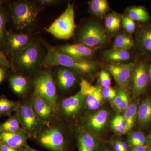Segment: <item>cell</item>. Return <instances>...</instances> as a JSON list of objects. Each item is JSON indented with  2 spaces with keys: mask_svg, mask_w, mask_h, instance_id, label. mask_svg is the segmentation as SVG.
<instances>
[{
  "mask_svg": "<svg viewBox=\"0 0 151 151\" xmlns=\"http://www.w3.org/2000/svg\"><path fill=\"white\" fill-rule=\"evenodd\" d=\"M42 65L45 68L63 66L73 69L79 74L87 75L97 70L99 64L91 60L71 57L58 51L54 47H49Z\"/></svg>",
  "mask_w": 151,
  "mask_h": 151,
  "instance_id": "1",
  "label": "cell"
},
{
  "mask_svg": "<svg viewBox=\"0 0 151 151\" xmlns=\"http://www.w3.org/2000/svg\"><path fill=\"white\" fill-rule=\"evenodd\" d=\"M60 121L57 119L45 126L34 139L38 145L49 151H68V141Z\"/></svg>",
  "mask_w": 151,
  "mask_h": 151,
  "instance_id": "2",
  "label": "cell"
},
{
  "mask_svg": "<svg viewBox=\"0 0 151 151\" xmlns=\"http://www.w3.org/2000/svg\"><path fill=\"white\" fill-rule=\"evenodd\" d=\"M30 80L33 93L50 104L56 112L58 96L51 71L47 68L38 69L33 72Z\"/></svg>",
  "mask_w": 151,
  "mask_h": 151,
  "instance_id": "3",
  "label": "cell"
},
{
  "mask_svg": "<svg viewBox=\"0 0 151 151\" xmlns=\"http://www.w3.org/2000/svg\"><path fill=\"white\" fill-rule=\"evenodd\" d=\"M45 56L39 45L32 42L23 51L12 58V68L22 72L33 73L42 65Z\"/></svg>",
  "mask_w": 151,
  "mask_h": 151,
  "instance_id": "4",
  "label": "cell"
},
{
  "mask_svg": "<svg viewBox=\"0 0 151 151\" xmlns=\"http://www.w3.org/2000/svg\"><path fill=\"white\" fill-rule=\"evenodd\" d=\"M10 8L12 22L17 29H27L35 22L38 9L33 2L15 1L11 4Z\"/></svg>",
  "mask_w": 151,
  "mask_h": 151,
  "instance_id": "5",
  "label": "cell"
},
{
  "mask_svg": "<svg viewBox=\"0 0 151 151\" xmlns=\"http://www.w3.org/2000/svg\"><path fill=\"white\" fill-rule=\"evenodd\" d=\"M15 111L22 129L29 138L34 139L45 125L33 111L29 101L17 102Z\"/></svg>",
  "mask_w": 151,
  "mask_h": 151,
  "instance_id": "6",
  "label": "cell"
},
{
  "mask_svg": "<svg viewBox=\"0 0 151 151\" xmlns=\"http://www.w3.org/2000/svg\"><path fill=\"white\" fill-rule=\"evenodd\" d=\"M78 43L98 48L104 46L108 41V33L97 22H86L80 27L78 33Z\"/></svg>",
  "mask_w": 151,
  "mask_h": 151,
  "instance_id": "7",
  "label": "cell"
},
{
  "mask_svg": "<svg viewBox=\"0 0 151 151\" xmlns=\"http://www.w3.org/2000/svg\"><path fill=\"white\" fill-rule=\"evenodd\" d=\"M74 10L73 5L68 4L65 11L47 29L56 38L68 40L74 35L76 29Z\"/></svg>",
  "mask_w": 151,
  "mask_h": 151,
  "instance_id": "8",
  "label": "cell"
},
{
  "mask_svg": "<svg viewBox=\"0 0 151 151\" xmlns=\"http://www.w3.org/2000/svg\"><path fill=\"white\" fill-rule=\"evenodd\" d=\"M86 104V97L80 90L76 94L58 101L56 111V118L61 121L74 120L81 114Z\"/></svg>",
  "mask_w": 151,
  "mask_h": 151,
  "instance_id": "9",
  "label": "cell"
},
{
  "mask_svg": "<svg viewBox=\"0 0 151 151\" xmlns=\"http://www.w3.org/2000/svg\"><path fill=\"white\" fill-rule=\"evenodd\" d=\"M5 50L12 58L20 53L32 42V36L27 33H17L6 30Z\"/></svg>",
  "mask_w": 151,
  "mask_h": 151,
  "instance_id": "10",
  "label": "cell"
},
{
  "mask_svg": "<svg viewBox=\"0 0 151 151\" xmlns=\"http://www.w3.org/2000/svg\"><path fill=\"white\" fill-rule=\"evenodd\" d=\"M52 72L57 87L60 91L65 92L72 89L79 80V73L73 69L63 66L53 67Z\"/></svg>",
  "mask_w": 151,
  "mask_h": 151,
  "instance_id": "11",
  "label": "cell"
},
{
  "mask_svg": "<svg viewBox=\"0 0 151 151\" xmlns=\"http://www.w3.org/2000/svg\"><path fill=\"white\" fill-rule=\"evenodd\" d=\"M29 102L33 111L45 126H49L56 120V112L50 104L34 93Z\"/></svg>",
  "mask_w": 151,
  "mask_h": 151,
  "instance_id": "12",
  "label": "cell"
},
{
  "mask_svg": "<svg viewBox=\"0 0 151 151\" xmlns=\"http://www.w3.org/2000/svg\"><path fill=\"white\" fill-rule=\"evenodd\" d=\"M80 86V91L86 97V104L87 108L91 111L99 108L105 100L100 86H93L84 79H81Z\"/></svg>",
  "mask_w": 151,
  "mask_h": 151,
  "instance_id": "13",
  "label": "cell"
},
{
  "mask_svg": "<svg viewBox=\"0 0 151 151\" xmlns=\"http://www.w3.org/2000/svg\"><path fill=\"white\" fill-rule=\"evenodd\" d=\"M135 64L130 63L127 64L111 63L107 65V68L119 86L126 89L130 84Z\"/></svg>",
  "mask_w": 151,
  "mask_h": 151,
  "instance_id": "14",
  "label": "cell"
},
{
  "mask_svg": "<svg viewBox=\"0 0 151 151\" xmlns=\"http://www.w3.org/2000/svg\"><path fill=\"white\" fill-rule=\"evenodd\" d=\"M76 137L78 151H102L100 140L86 128H77Z\"/></svg>",
  "mask_w": 151,
  "mask_h": 151,
  "instance_id": "15",
  "label": "cell"
},
{
  "mask_svg": "<svg viewBox=\"0 0 151 151\" xmlns=\"http://www.w3.org/2000/svg\"><path fill=\"white\" fill-rule=\"evenodd\" d=\"M58 51L68 56L84 60H91L96 48L90 47L81 43L63 45L54 47Z\"/></svg>",
  "mask_w": 151,
  "mask_h": 151,
  "instance_id": "16",
  "label": "cell"
},
{
  "mask_svg": "<svg viewBox=\"0 0 151 151\" xmlns=\"http://www.w3.org/2000/svg\"><path fill=\"white\" fill-rule=\"evenodd\" d=\"M132 78L133 96L138 97L145 91L148 84V68L145 63L139 62L135 64L133 69Z\"/></svg>",
  "mask_w": 151,
  "mask_h": 151,
  "instance_id": "17",
  "label": "cell"
},
{
  "mask_svg": "<svg viewBox=\"0 0 151 151\" xmlns=\"http://www.w3.org/2000/svg\"><path fill=\"white\" fill-rule=\"evenodd\" d=\"M29 137L22 130L17 132H0V141L10 147L23 151L28 145Z\"/></svg>",
  "mask_w": 151,
  "mask_h": 151,
  "instance_id": "18",
  "label": "cell"
},
{
  "mask_svg": "<svg viewBox=\"0 0 151 151\" xmlns=\"http://www.w3.org/2000/svg\"><path fill=\"white\" fill-rule=\"evenodd\" d=\"M9 80L13 92L20 97H26L32 88L30 79L24 75L12 74L9 77Z\"/></svg>",
  "mask_w": 151,
  "mask_h": 151,
  "instance_id": "19",
  "label": "cell"
},
{
  "mask_svg": "<svg viewBox=\"0 0 151 151\" xmlns=\"http://www.w3.org/2000/svg\"><path fill=\"white\" fill-rule=\"evenodd\" d=\"M109 118V113L105 110H100L89 115L86 119L87 128L95 132H100L106 126Z\"/></svg>",
  "mask_w": 151,
  "mask_h": 151,
  "instance_id": "20",
  "label": "cell"
},
{
  "mask_svg": "<svg viewBox=\"0 0 151 151\" xmlns=\"http://www.w3.org/2000/svg\"><path fill=\"white\" fill-rule=\"evenodd\" d=\"M103 57L107 61L113 63L125 62L131 58L128 50L112 48L103 52Z\"/></svg>",
  "mask_w": 151,
  "mask_h": 151,
  "instance_id": "21",
  "label": "cell"
},
{
  "mask_svg": "<svg viewBox=\"0 0 151 151\" xmlns=\"http://www.w3.org/2000/svg\"><path fill=\"white\" fill-rule=\"evenodd\" d=\"M138 122L146 126L151 121V99L147 98L142 101L137 110Z\"/></svg>",
  "mask_w": 151,
  "mask_h": 151,
  "instance_id": "22",
  "label": "cell"
},
{
  "mask_svg": "<svg viewBox=\"0 0 151 151\" xmlns=\"http://www.w3.org/2000/svg\"><path fill=\"white\" fill-rule=\"evenodd\" d=\"M122 18L121 16L115 12L108 14L105 18V30L110 35L118 32L121 27Z\"/></svg>",
  "mask_w": 151,
  "mask_h": 151,
  "instance_id": "23",
  "label": "cell"
},
{
  "mask_svg": "<svg viewBox=\"0 0 151 151\" xmlns=\"http://www.w3.org/2000/svg\"><path fill=\"white\" fill-rule=\"evenodd\" d=\"M89 5L91 12L101 18L105 16L110 9L106 0H92L89 2Z\"/></svg>",
  "mask_w": 151,
  "mask_h": 151,
  "instance_id": "24",
  "label": "cell"
},
{
  "mask_svg": "<svg viewBox=\"0 0 151 151\" xmlns=\"http://www.w3.org/2000/svg\"><path fill=\"white\" fill-rule=\"evenodd\" d=\"M134 45V42L130 36L125 33H121L116 37L113 48L128 50Z\"/></svg>",
  "mask_w": 151,
  "mask_h": 151,
  "instance_id": "25",
  "label": "cell"
},
{
  "mask_svg": "<svg viewBox=\"0 0 151 151\" xmlns=\"http://www.w3.org/2000/svg\"><path fill=\"white\" fill-rule=\"evenodd\" d=\"M137 107L135 103L129 104L128 108L124 111V117L127 124V132L134 127L137 117Z\"/></svg>",
  "mask_w": 151,
  "mask_h": 151,
  "instance_id": "26",
  "label": "cell"
},
{
  "mask_svg": "<svg viewBox=\"0 0 151 151\" xmlns=\"http://www.w3.org/2000/svg\"><path fill=\"white\" fill-rule=\"evenodd\" d=\"M23 130L16 114L0 125V132H17Z\"/></svg>",
  "mask_w": 151,
  "mask_h": 151,
  "instance_id": "27",
  "label": "cell"
},
{
  "mask_svg": "<svg viewBox=\"0 0 151 151\" xmlns=\"http://www.w3.org/2000/svg\"><path fill=\"white\" fill-rule=\"evenodd\" d=\"M128 16L134 21L141 22L147 21L150 16L147 10L142 7H133L128 9Z\"/></svg>",
  "mask_w": 151,
  "mask_h": 151,
  "instance_id": "28",
  "label": "cell"
},
{
  "mask_svg": "<svg viewBox=\"0 0 151 151\" xmlns=\"http://www.w3.org/2000/svg\"><path fill=\"white\" fill-rule=\"evenodd\" d=\"M138 40L141 48L151 52V27L143 29L139 35Z\"/></svg>",
  "mask_w": 151,
  "mask_h": 151,
  "instance_id": "29",
  "label": "cell"
},
{
  "mask_svg": "<svg viewBox=\"0 0 151 151\" xmlns=\"http://www.w3.org/2000/svg\"><path fill=\"white\" fill-rule=\"evenodd\" d=\"M127 142L129 147L137 146L146 145L147 138L142 132L135 131L129 135Z\"/></svg>",
  "mask_w": 151,
  "mask_h": 151,
  "instance_id": "30",
  "label": "cell"
},
{
  "mask_svg": "<svg viewBox=\"0 0 151 151\" xmlns=\"http://www.w3.org/2000/svg\"><path fill=\"white\" fill-rule=\"evenodd\" d=\"M6 11L0 6V47L4 45L6 40V24L8 20Z\"/></svg>",
  "mask_w": 151,
  "mask_h": 151,
  "instance_id": "31",
  "label": "cell"
},
{
  "mask_svg": "<svg viewBox=\"0 0 151 151\" xmlns=\"http://www.w3.org/2000/svg\"><path fill=\"white\" fill-rule=\"evenodd\" d=\"M111 127L114 132L120 134L127 133V124L124 117L117 115L114 117L111 123Z\"/></svg>",
  "mask_w": 151,
  "mask_h": 151,
  "instance_id": "32",
  "label": "cell"
},
{
  "mask_svg": "<svg viewBox=\"0 0 151 151\" xmlns=\"http://www.w3.org/2000/svg\"><path fill=\"white\" fill-rule=\"evenodd\" d=\"M16 102L7 99L2 96L0 98V116L8 115L12 111H14L17 105Z\"/></svg>",
  "mask_w": 151,
  "mask_h": 151,
  "instance_id": "33",
  "label": "cell"
},
{
  "mask_svg": "<svg viewBox=\"0 0 151 151\" xmlns=\"http://www.w3.org/2000/svg\"><path fill=\"white\" fill-rule=\"evenodd\" d=\"M122 22L123 27L128 33L132 34L134 32L136 24L134 20L127 16L122 18Z\"/></svg>",
  "mask_w": 151,
  "mask_h": 151,
  "instance_id": "34",
  "label": "cell"
},
{
  "mask_svg": "<svg viewBox=\"0 0 151 151\" xmlns=\"http://www.w3.org/2000/svg\"><path fill=\"white\" fill-rule=\"evenodd\" d=\"M100 84L101 86L104 87L111 86V79L110 74L105 70H103L100 72Z\"/></svg>",
  "mask_w": 151,
  "mask_h": 151,
  "instance_id": "35",
  "label": "cell"
},
{
  "mask_svg": "<svg viewBox=\"0 0 151 151\" xmlns=\"http://www.w3.org/2000/svg\"><path fill=\"white\" fill-rule=\"evenodd\" d=\"M117 93L116 90L111 86L104 87L102 89V94L105 99L113 100L116 97Z\"/></svg>",
  "mask_w": 151,
  "mask_h": 151,
  "instance_id": "36",
  "label": "cell"
},
{
  "mask_svg": "<svg viewBox=\"0 0 151 151\" xmlns=\"http://www.w3.org/2000/svg\"><path fill=\"white\" fill-rule=\"evenodd\" d=\"M128 95L127 92L123 89H120L117 92L116 97L112 100V105L116 108L119 105L123 100Z\"/></svg>",
  "mask_w": 151,
  "mask_h": 151,
  "instance_id": "37",
  "label": "cell"
},
{
  "mask_svg": "<svg viewBox=\"0 0 151 151\" xmlns=\"http://www.w3.org/2000/svg\"><path fill=\"white\" fill-rule=\"evenodd\" d=\"M0 66H4L8 68H12L11 63L5 54L0 50Z\"/></svg>",
  "mask_w": 151,
  "mask_h": 151,
  "instance_id": "38",
  "label": "cell"
},
{
  "mask_svg": "<svg viewBox=\"0 0 151 151\" xmlns=\"http://www.w3.org/2000/svg\"><path fill=\"white\" fill-rule=\"evenodd\" d=\"M129 105V97H128V95H127L122 101V103L117 106L116 108L119 112H122L126 110Z\"/></svg>",
  "mask_w": 151,
  "mask_h": 151,
  "instance_id": "39",
  "label": "cell"
},
{
  "mask_svg": "<svg viewBox=\"0 0 151 151\" xmlns=\"http://www.w3.org/2000/svg\"><path fill=\"white\" fill-rule=\"evenodd\" d=\"M59 1H56V0H39L37 1V2L41 6H47L53 5L57 4Z\"/></svg>",
  "mask_w": 151,
  "mask_h": 151,
  "instance_id": "40",
  "label": "cell"
},
{
  "mask_svg": "<svg viewBox=\"0 0 151 151\" xmlns=\"http://www.w3.org/2000/svg\"><path fill=\"white\" fill-rule=\"evenodd\" d=\"M129 151H150L146 145L137 146L131 147Z\"/></svg>",
  "mask_w": 151,
  "mask_h": 151,
  "instance_id": "41",
  "label": "cell"
},
{
  "mask_svg": "<svg viewBox=\"0 0 151 151\" xmlns=\"http://www.w3.org/2000/svg\"><path fill=\"white\" fill-rule=\"evenodd\" d=\"M8 68L0 66V84L5 78Z\"/></svg>",
  "mask_w": 151,
  "mask_h": 151,
  "instance_id": "42",
  "label": "cell"
},
{
  "mask_svg": "<svg viewBox=\"0 0 151 151\" xmlns=\"http://www.w3.org/2000/svg\"><path fill=\"white\" fill-rule=\"evenodd\" d=\"M0 151H22L19 150H15L10 147L6 145L4 143L0 141Z\"/></svg>",
  "mask_w": 151,
  "mask_h": 151,
  "instance_id": "43",
  "label": "cell"
},
{
  "mask_svg": "<svg viewBox=\"0 0 151 151\" xmlns=\"http://www.w3.org/2000/svg\"><path fill=\"white\" fill-rule=\"evenodd\" d=\"M147 138L146 146L148 148L149 151H151V132L150 134Z\"/></svg>",
  "mask_w": 151,
  "mask_h": 151,
  "instance_id": "44",
  "label": "cell"
},
{
  "mask_svg": "<svg viewBox=\"0 0 151 151\" xmlns=\"http://www.w3.org/2000/svg\"><path fill=\"white\" fill-rule=\"evenodd\" d=\"M23 151H39L37 150H35V149H34L32 148L31 147H30V146H29L28 145L25 148L24 150Z\"/></svg>",
  "mask_w": 151,
  "mask_h": 151,
  "instance_id": "45",
  "label": "cell"
},
{
  "mask_svg": "<svg viewBox=\"0 0 151 151\" xmlns=\"http://www.w3.org/2000/svg\"><path fill=\"white\" fill-rule=\"evenodd\" d=\"M148 73L149 79L151 80V64L149 65L148 68Z\"/></svg>",
  "mask_w": 151,
  "mask_h": 151,
  "instance_id": "46",
  "label": "cell"
},
{
  "mask_svg": "<svg viewBox=\"0 0 151 151\" xmlns=\"http://www.w3.org/2000/svg\"><path fill=\"white\" fill-rule=\"evenodd\" d=\"M101 151H114L112 148H109L108 147H105L102 149Z\"/></svg>",
  "mask_w": 151,
  "mask_h": 151,
  "instance_id": "47",
  "label": "cell"
},
{
  "mask_svg": "<svg viewBox=\"0 0 151 151\" xmlns=\"http://www.w3.org/2000/svg\"><path fill=\"white\" fill-rule=\"evenodd\" d=\"M2 3V1H0V6H1Z\"/></svg>",
  "mask_w": 151,
  "mask_h": 151,
  "instance_id": "48",
  "label": "cell"
}]
</instances>
